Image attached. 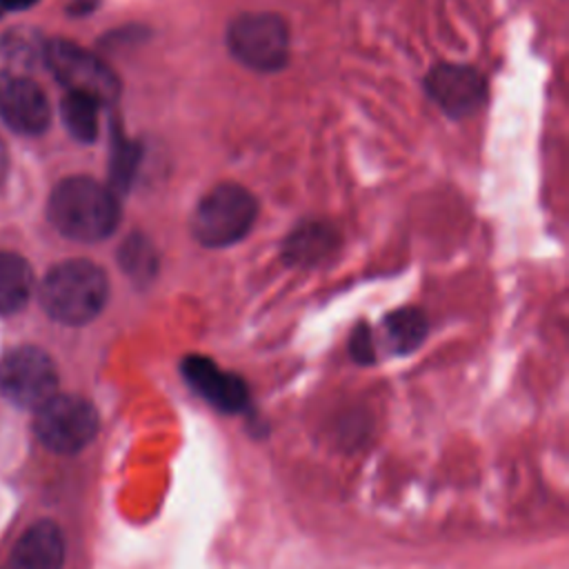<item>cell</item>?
<instances>
[{
  "mask_svg": "<svg viewBox=\"0 0 569 569\" xmlns=\"http://www.w3.org/2000/svg\"><path fill=\"white\" fill-rule=\"evenodd\" d=\"M49 220L67 238L98 242L111 236L120 220L116 193L87 176L58 182L49 198Z\"/></svg>",
  "mask_w": 569,
  "mask_h": 569,
  "instance_id": "obj_1",
  "label": "cell"
},
{
  "mask_svg": "<svg viewBox=\"0 0 569 569\" xmlns=\"http://www.w3.org/2000/svg\"><path fill=\"white\" fill-rule=\"evenodd\" d=\"M109 296L104 271L89 260H67L56 264L40 284L44 311L64 325H84L93 320Z\"/></svg>",
  "mask_w": 569,
  "mask_h": 569,
  "instance_id": "obj_2",
  "label": "cell"
},
{
  "mask_svg": "<svg viewBox=\"0 0 569 569\" xmlns=\"http://www.w3.org/2000/svg\"><path fill=\"white\" fill-rule=\"evenodd\" d=\"M258 213L256 198L240 184L213 187L191 216V233L204 247H229L244 238Z\"/></svg>",
  "mask_w": 569,
  "mask_h": 569,
  "instance_id": "obj_3",
  "label": "cell"
},
{
  "mask_svg": "<svg viewBox=\"0 0 569 569\" xmlns=\"http://www.w3.org/2000/svg\"><path fill=\"white\" fill-rule=\"evenodd\" d=\"M42 60L56 80L71 93H82L100 104L113 102L120 93V80L107 62L71 40L44 42Z\"/></svg>",
  "mask_w": 569,
  "mask_h": 569,
  "instance_id": "obj_4",
  "label": "cell"
},
{
  "mask_svg": "<svg viewBox=\"0 0 569 569\" xmlns=\"http://www.w3.org/2000/svg\"><path fill=\"white\" fill-rule=\"evenodd\" d=\"M33 431L47 449L56 453H78L98 433V411L80 396L56 393L36 409Z\"/></svg>",
  "mask_w": 569,
  "mask_h": 569,
  "instance_id": "obj_5",
  "label": "cell"
},
{
  "mask_svg": "<svg viewBox=\"0 0 569 569\" xmlns=\"http://www.w3.org/2000/svg\"><path fill=\"white\" fill-rule=\"evenodd\" d=\"M227 44L236 60L256 71H276L289 58L287 24L273 13H244L229 24Z\"/></svg>",
  "mask_w": 569,
  "mask_h": 569,
  "instance_id": "obj_6",
  "label": "cell"
},
{
  "mask_svg": "<svg viewBox=\"0 0 569 569\" xmlns=\"http://www.w3.org/2000/svg\"><path fill=\"white\" fill-rule=\"evenodd\" d=\"M0 391L22 409H38L58 393V369L38 347H16L0 360Z\"/></svg>",
  "mask_w": 569,
  "mask_h": 569,
  "instance_id": "obj_7",
  "label": "cell"
},
{
  "mask_svg": "<svg viewBox=\"0 0 569 569\" xmlns=\"http://www.w3.org/2000/svg\"><path fill=\"white\" fill-rule=\"evenodd\" d=\"M425 87L433 102L453 118L476 113L487 98V84L482 76L476 69L462 64L445 62L433 67L425 78Z\"/></svg>",
  "mask_w": 569,
  "mask_h": 569,
  "instance_id": "obj_8",
  "label": "cell"
},
{
  "mask_svg": "<svg viewBox=\"0 0 569 569\" xmlns=\"http://www.w3.org/2000/svg\"><path fill=\"white\" fill-rule=\"evenodd\" d=\"M0 118L22 136L42 133L51 109L40 84L27 76H0Z\"/></svg>",
  "mask_w": 569,
  "mask_h": 569,
  "instance_id": "obj_9",
  "label": "cell"
},
{
  "mask_svg": "<svg viewBox=\"0 0 569 569\" xmlns=\"http://www.w3.org/2000/svg\"><path fill=\"white\" fill-rule=\"evenodd\" d=\"M182 376L209 405L220 411L236 413L247 405V385L236 373L222 371L204 356H189L182 360Z\"/></svg>",
  "mask_w": 569,
  "mask_h": 569,
  "instance_id": "obj_10",
  "label": "cell"
},
{
  "mask_svg": "<svg viewBox=\"0 0 569 569\" xmlns=\"http://www.w3.org/2000/svg\"><path fill=\"white\" fill-rule=\"evenodd\" d=\"M64 536L51 520L31 525L13 547L9 569H62Z\"/></svg>",
  "mask_w": 569,
  "mask_h": 569,
  "instance_id": "obj_11",
  "label": "cell"
},
{
  "mask_svg": "<svg viewBox=\"0 0 569 569\" xmlns=\"http://www.w3.org/2000/svg\"><path fill=\"white\" fill-rule=\"evenodd\" d=\"M338 236L329 224L307 222L300 224L284 240V260L296 267H313L333 253Z\"/></svg>",
  "mask_w": 569,
  "mask_h": 569,
  "instance_id": "obj_12",
  "label": "cell"
},
{
  "mask_svg": "<svg viewBox=\"0 0 569 569\" xmlns=\"http://www.w3.org/2000/svg\"><path fill=\"white\" fill-rule=\"evenodd\" d=\"M33 291V271L29 262L13 251H0V313H18Z\"/></svg>",
  "mask_w": 569,
  "mask_h": 569,
  "instance_id": "obj_13",
  "label": "cell"
},
{
  "mask_svg": "<svg viewBox=\"0 0 569 569\" xmlns=\"http://www.w3.org/2000/svg\"><path fill=\"white\" fill-rule=\"evenodd\" d=\"M44 44L29 29L9 31L0 40V76H27L36 60L42 58Z\"/></svg>",
  "mask_w": 569,
  "mask_h": 569,
  "instance_id": "obj_14",
  "label": "cell"
},
{
  "mask_svg": "<svg viewBox=\"0 0 569 569\" xmlns=\"http://www.w3.org/2000/svg\"><path fill=\"white\" fill-rule=\"evenodd\" d=\"M100 102H96L89 96L82 93H71L67 91V96L60 102V113H62V122L67 127V131L80 140V142H91L98 136V113H100Z\"/></svg>",
  "mask_w": 569,
  "mask_h": 569,
  "instance_id": "obj_15",
  "label": "cell"
},
{
  "mask_svg": "<svg viewBox=\"0 0 569 569\" xmlns=\"http://www.w3.org/2000/svg\"><path fill=\"white\" fill-rule=\"evenodd\" d=\"M385 336L396 353H409L425 340L427 320L418 309H396L385 318Z\"/></svg>",
  "mask_w": 569,
  "mask_h": 569,
  "instance_id": "obj_16",
  "label": "cell"
},
{
  "mask_svg": "<svg viewBox=\"0 0 569 569\" xmlns=\"http://www.w3.org/2000/svg\"><path fill=\"white\" fill-rule=\"evenodd\" d=\"M118 260L122 271H127L129 278H133L136 282H147L153 278L158 260H156V251L151 247V242L138 233L129 236L120 251H118Z\"/></svg>",
  "mask_w": 569,
  "mask_h": 569,
  "instance_id": "obj_17",
  "label": "cell"
},
{
  "mask_svg": "<svg viewBox=\"0 0 569 569\" xmlns=\"http://www.w3.org/2000/svg\"><path fill=\"white\" fill-rule=\"evenodd\" d=\"M140 160V149L136 142L127 140L122 133L113 136L111 142V158H109V178H111V191H127Z\"/></svg>",
  "mask_w": 569,
  "mask_h": 569,
  "instance_id": "obj_18",
  "label": "cell"
},
{
  "mask_svg": "<svg viewBox=\"0 0 569 569\" xmlns=\"http://www.w3.org/2000/svg\"><path fill=\"white\" fill-rule=\"evenodd\" d=\"M351 356L358 362H371L373 360V347H371V336L365 325L353 329L351 336Z\"/></svg>",
  "mask_w": 569,
  "mask_h": 569,
  "instance_id": "obj_19",
  "label": "cell"
},
{
  "mask_svg": "<svg viewBox=\"0 0 569 569\" xmlns=\"http://www.w3.org/2000/svg\"><path fill=\"white\" fill-rule=\"evenodd\" d=\"M38 0H0V7L7 9V11H22V9H29Z\"/></svg>",
  "mask_w": 569,
  "mask_h": 569,
  "instance_id": "obj_20",
  "label": "cell"
},
{
  "mask_svg": "<svg viewBox=\"0 0 569 569\" xmlns=\"http://www.w3.org/2000/svg\"><path fill=\"white\" fill-rule=\"evenodd\" d=\"M4 173H7V151H4V144L0 140V182H2Z\"/></svg>",
  "mask_w": 569,
  "mask_h": 569,
  "instance_id": "obj_21",
  "label": "cell"
}]
</instances>
